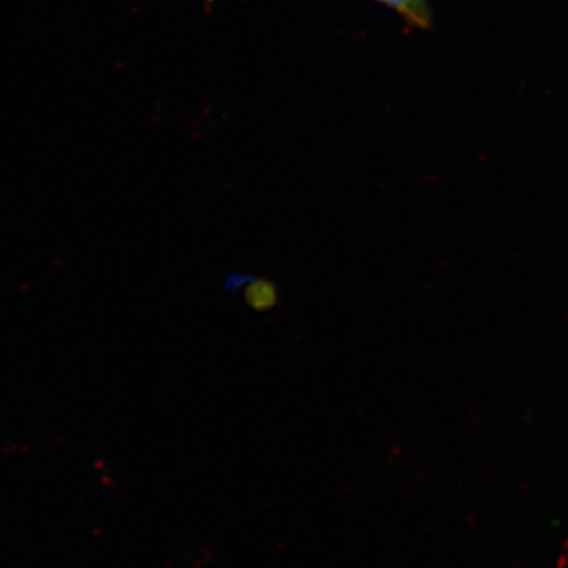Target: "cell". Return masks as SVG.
Wrapping results in <instances>:
<instances>
[{
    "mask_svg": "<svg viewBox=\"0 0 568 568\" xmlns=\"http://www.w3.org/2000/svg\"><path fill=\"white\" fill-rule=\"evenodd\" d=\"M244 301L253 312H271L276 308L280 302V293L276 284L268 278L250 276L248 282L242 287Z\"/></svg>",
    "mask_w": 568,
    "mask_h": 568,
    "instance_id": "1",
    "label": "cell"
},
{
    "mask_svg": "<svg viewBox=\"0 0 568 568\" xmlns=\"http://www.w3.org/2000/svg\"><path fill=\"white\" fill-rule=\"evenodd\" d=\"M379 6L394 10L407 22L417 29H429L433 24L432 10L426 0H373Z\"/></svg>",
    "mask_w": 568,
    "mask_h": 568,
    "instance_id": "2",
    "label": "cell"
}]
</instances>
